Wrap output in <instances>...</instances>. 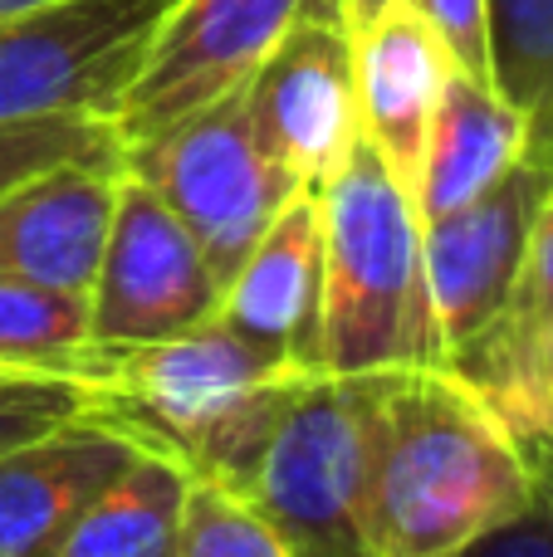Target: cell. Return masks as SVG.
I'll use <instances>...</instances> for the list:
<instances>
[{"instance_id":"obj_1","label":"cell","mask_w":553,"mask_h":557,"mask_svg":"<svg viewBox=\"0 0 553 557\" xmlns=\"http://www.w3.org/2000/svg\"><path fill=\"white\" fill-rule=\"evenodd\" d=\"M534 499L525 445L476 386L441 362L382 376L368 470L372 557H466Z\"/></svg>"},{"instance_id":"obj_2","label":"cell","mask_w":553,"mask_h":557,"mask_svg":"<svg viewBox=\"0 0 553 557\" xmlns=\"http://www.w3.org/2000/svg\"><path fill=\"white\" fill-rule=\"evenodd\" d=\"M309 376V367L280 362L211 318L167 343L103 352L94 406L176 455L192 480L245 494Z\"/></svg>"},{"instance_id":"obj_3","label":"cell","mask_w":553,"mask_h":557,"mask_svg":"<svg viewBox=\"0 0 553 557\" xmlns=\"http://www.w3.org/2000/svg\"><path fill=\"white\" fill-rule=\"evenodd\" d=\"M323 211V304L314 367L333 376L392 372L427 362L421 298V215L411 191L368 143L353 147Z\"/></svg>"},{"instance_id":"obj_4","label":"cell","mask_w":553,"mask_h":557,"mask_svg":"<svg viewBox=\"0 0 553 557\" xmlns=\"http://www.w3.org/2000/svg\"><path fill=\"white\" fill-rule=\"evenodd\" d=\"M388 372H314L241 494L290 557H372L368 470Z\"/></svg>"},{"instance_id":"obj_5","label":"cell","mask_w":553,"mask_h":557,"mask_svg":"<svg viewBox=\"0 0 553 557\" xmlns=\"http://www.w3.org/2000/svg\"><path fill=\"white\" fill-rule=\"evenodd\" d=\"M123 172L162 196L221 288L270 231L274 215L304 191L260 147L245 88L216 98L211 108L182 117L147 143L123 147Z\"/></svg>"},{"instance_id":"obj_6","label":"cell","mask_w":553,"mask_h":557,"mask_svg":"<svg viewBox=\"0 0 553 557\" xmlns=\"http://www.w3.org/2000/svg\"><path fill=\"white\" fill-rule=\"evenodd\" d=\"M176 0H49L0 20V127L39 117L113 123Z\"/></svg>"},{"instance_id":"obj_7","label":"cell","mask_w":553,"mask_h":557,"mask_svg":"<svg viewBox=\"0 0 553 557\" xmlns=\"http://www.w3.org/2000/svg\"><path fill=\"white\" fill-rule=\"evenodd\" d=\"M260 147L304 186L323 191L362 143L358 35L343 0H304L245 84Z\"/></svg>"},{"instance_id":"obj_8","label":"cell","mask_w":553,"mask_h":557,"mask_svg":"<svg viewBox=\"0 0 553 557\" xmlns=\"http://www.w3.org/2000/svg\"><path fill=\"white\" fill-rule=\"evenodd\" d=\"M221 278L201 260L162 196L123 172L103 260L88 284V337L98 352L147 347L211 323Z\"/></svg>"},{"instance_id":"obj_9","label":"cell","mask_w":553,"mask_h":557,"mask_svg":"<svg viewBox=\"0 0 553 557\" xmlns=\"http://www.w3.org/2000/svg\"><path fill=\"white\" fill-rule=\"evenodd\" d=\"M549 186L553 166L525 157L480 201L421 225L427 362H451L505 313Z\"/></svg>"},{"instance_id":"obj_10","label":"cell","mask_w":553,"mask_h":557,"mask_svg":"<svg viewBox=\"0 0 553 557\" xmlns=\"http://www.w3.org/2000/svg\"><path fill=\"white\" fill-rule=\"evenodd\" d=\"M304 0H176L113 117L123 147L176 127L250 84Z\"/></svg>"},{"instance_id":"obj_11","label":"cell","mask_w":553,"mask_h":557,"mask_svg":"<svg viewBox=\"0 0 553 557\" xmlns=\"http://www.w3.org/2000/svg\"><path fill=\"white\" fill-rule=\"evenodd\" d=\"M137 441L94 411L0 450V557H54L78 513L133 465Z\"/></svg>"},{"instance_id":"obj_12","label":"cell","mask_w":553,"mask_h":557,"mask_svg":"<svg viewBox=\"0 0 553 557\" xmlns=\"http://www.w3.org/2000/svg\"><path fill=\"white\" fill-rule=\"evenodd\" d=\"M123 152L64 162L0 196V278L84 294L113 225Z\"/></svg>"},{"instance_id":"obj_13","label":"cell","mask_w":553,"mask_h":557,"mask_svg":"<svg viewBox=\"0 0 553 557\" xmlns=\"http://www.w3.org/2000/svg\"><path fill=\"white\" fill-rule=\"evenodd\" d=\"M323 304V211L319 191H299L270 231L255 240L245 264L225 278L216 323L250 347L294 367H314Z\"/></svg>"},{"instance_id":"obj_14","label":"cell","mask_w":553,"mask_h":557,"mask_svg":"<svg viewBox=\"0 0 553 557\" xmlns=\"http://www.w3.org/2000/svg\"><path fill=\"white\" fill-rule=\"evenodd\" d=\"M456 59L417 5H392L358 29V123L362 143L417 196L431 117Z\"/></svg>"},{"instance_id":"obj_15","label":"cell","mask_w":553,"mask_h":557,"mask_svg":"<svg viewBox=\"0 0 553 557\" xmlns=\"http://www.w3.org/2000/svg\"><path fill=\"white\" fill-rule=\"evenodd\" d=\"M529 152V113H519L495 84L476 74H451L441 108L431 117L427 157L417 176L421 225L480 201L500 176H509Z\"/></svg>"},{"instance_id":"obj_16","label":"cell","mask_w":553,"mask_h":557,"mask_svg":"<svg viewBox=\"0 0 553 557\" xmlns=\"http://www.w3.org/2000/svg\"><path fill=\"white\" fill-rule=\"evenodd\" d=\"M553 352V186L539 206V221L529 231V250L519 264V278L509 288V304L486 333L470 347H460L451 362V372L460 382H470L490 406L515 401L529 386V376L544 367Z\"/></svg>"},{"instance_id":"obj_17","label":"cell","mask_w":553,"mask_h":557,"mask_svg":"<svg viewBox=\"0 0 553 557\" xmlns=\"http://www.w3.org/2000/svg\"><path fill=\"white\" fill-rule=\"evenodd\" d=\"M192 470L176 455L143 445L123 474L78 513L54 557H176Z\"/></svg>"},{"instance_id":"obj_18","label":"cell","mask_w":553,"mask_h":557,"mask_svg":"<svg viewBox=\"0 0 553 557\" xmlns=\"http://www.w3.org/2000/svg\"><path fill=\"white\" fill-rule=\"evenodd\" d=\"M0 367L98 382L103 352L88 337V298L0 278Z\"/></svg>"},{"instance_id":"obj_19","label":"cell","mask_w":553,"mask_h":557,"mask_svg":"<svg viewBox=\"0 0 553 557\" xmlns=\"http://www.w3.org/2000/svg\"><path fill=\"white\" fill-rule=\"evenodd\" d=\"M490 84L534 117L553 103V0H486Z\"/></svg>"},{"instance_id":"obj_20","label":"cell","mask_w":553,"mask_h":557,"mask_svg":"<svg viewBox=\"0 0 553 557\" xmlns=\"http://www.w3.org/2000/svg\"><path fill=\"white\" fill-rule=\"evenodd\" d=\"M123 152L113 123L103 117H39V123H10L0 127V196L29 176L49 172L84 157Z\"/></svg>"},{"instance_id":"obj_21","label":"cell","mask_w":553,"mask_h":557,"mask_svg":"<svg viewBox=\"0 0 553 557\" xmlns=\"http://www.w3.org/2000/svg\"><path fill=\"white\" fill-rule=\"evenodd\" d=\"M176 557H290V548L241 494L192 480Z\"/></svg>"},{"instance_id":"obj_22","label":"cell","mask_w":553,"mask_h":557,"mask_svg":"<svg viewBox=\"0 0 553 557\" xmlns=\"http://www.w3.org/2000/svg\"><path fill=\"white\" fill-rule=\"evenodd\" d=\"M94 401H98V382H88V376L0 367V450L35 441V435L94 411Z\"/></svg>"},{"instance_id":"obj_23","label":"cell","mask_w":553,"mask_h":557,"mask_svg":"<svg viewBox=\"0 0 553 557\" xmlns=\"http://www.w3.org/2000/svg\"><path fill=\"white\" fill-rule=\"evenodd\" d=\"M421 15L431 20V29L441 35V45L451 49L460 74H476L490 84V15L486 0H411Z\"/></svg>"},{"instance_id":"obj_24","label":"cell","mask_w":553,"mask_h":557,"mask_svg":"<svg viewBox=\"0 0 553 557\" xmlns=\"http://www.w3.org/2000/svg\"><path fill=\"white\" fill-rule=\"evenodd\" d=\"M495 416L515 431L525 455H553V352L544 357V367L529 376L525 392L500 406Z\"/></svg>"},{"instance_id":"obj_25","label":"cell","mask_w":553,"mask_h":557,"mask_svg":"<svg viewBox=\"0 0 553 557\" xmlns=\"http://www.w3.org/2000/svg\"><path fill=\"white\" fill-rule=\"evenodd\" d=\"M466 557H553V474H539V499L525 519L490 533Z\"/></svg>"},{"instance_id":"obj_26","label":"cell","mask_w":553,"mask_h":557,"mask_svg":"<svg viewBox=\"0 0 553 557\" xmlns=\"http://www.w3.org/2000/svg\"><path fill=\"white\" fill-rule=\"evenodd\" d=\"M525 157L553 166V103H544L534 117H529V152Z\"/></svg>"},{"instance_id":"obj_27","label":"cell","mask_w":553,"mask_h":557,"mask_svg":"<svg viewBox=\"0 0 553 557\" xmlns=\"http://www.w3.org/2000/svg\"><path fill=\"white\" fill-rule=\"evenodd\" d=\"M392 5H407V0H343V15H348L353 35H358L362 25H372V20H378L382 10H392Z\"/></svg>"},{"instance_id":"obj_28","label":"cell","mask_w":553,"mask_h":557,"mask_svg":"<svg viewBox=\"0 0 553 557\" xmlns=\"http://www.w3.org/2000/svg\"><path fill=\"white\" fill-rule=\"evenodd\" d=\"M35 5H49V0H0V20L15 15V10H35Z\"/></svg>"}]
</instances>
